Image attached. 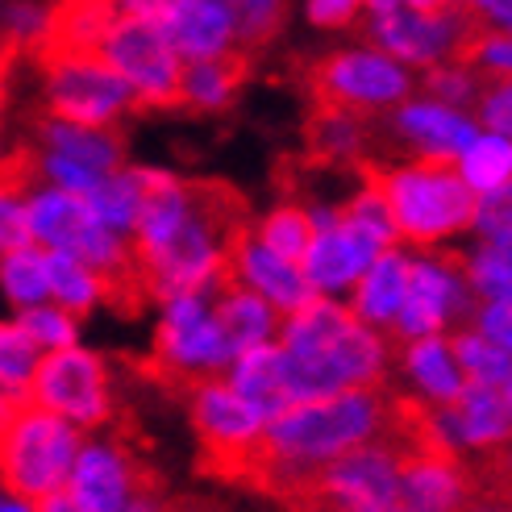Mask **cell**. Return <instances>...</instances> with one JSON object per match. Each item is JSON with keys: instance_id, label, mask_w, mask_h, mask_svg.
I'll list each match as a JSON object with an SVG mask.
<instances>
[{"instance_id": "cell-2", "label": "cell", "mask_w": 512, "mask_h": 512, "mask_svg": "<svg viewBox=\"0 0 512 512\" xmlns=\"http://www.w3.org/2000/svg\"><path fill=\"white\" fill-rule=\"evenodd\" d=\"M383 192L396 221L400 242L413 250H442L450 238L475 229L479 196L446 159H400V163H363L358 167Z\"/></svg>"}, {"instance_id": "cell-11", "label": "cell", "mask_w": 512, "mask_h": 512, "mask_svg": "<svg viewBox=\"0 0 512 512\" xmlns=\"http://www.w3.org/2000/svg\"><path fill=\"white\" fill-rule=\"evenodd\" d=\"M30 404L63 417L80 433L100 429V425L113 421V404H117L113 400V371H109L105 358L88 346L42 354L34 388H30Z\"/></svg>"}, {"instance_id": "cell-20", "label": "cell", "mask_w": 512, "mask_h": 512, "mask_svg": "<svg viewBox=\"0 0 512 512\" xmlns=\"http://www.w3.org/2000/svg\"><path fill=\"white\" fill-rule=\"evenodd\" d=\"M442 425V438L454 454L475 450V454H492L512 442V417L500 400V388H483V383H467L458 392L454 404L433 408Z\"/></svg>"}, {"instance_id": "cell-36", "label": "cell", "mask_w": 512, "mask_h": 512, "mask_svg": "<svg viewBox=\"0 0 512 512\" xmlns=\"http://www.w3.org/2000/svg\"><path fill=\"white\" fill-rule=\"evenodd\" d=\"M229 21H234L238 50H259L279 38L288 21V0H221Z\"/></svg>"}, {"instance_id": "cell-30", "label": "cell", "mask_w": 512, "mask_h": 512, "mask_svg": "<svg viewBox=\"0 0 512 512\" xmlns=\"http://www.w3.org/2000/svg\"><path fill=\"white\" fill-rule=\"evenodd\" d=\"M0 292L13 309H34V304H50V275H46V250L42 246H17L0 254Z\"/></svg>"}, {"instance_id": "cell-51", "label": "cell", "mask_w": 512, "mask_h": 512, "mask_svg": "<svg viewBox=\"0 0 512 512\" xmlns=\"http://www.w3.org/2000/svg\"><path fill=\"white\" fill-rule=\"evenodd\" d=\"M0 512H38V504H30V500L13 496L9 488H0Z\"/></svg>"}, {"instance_id": "cell-55", "label": "cell", "mask_w": 512, "mask_h": 512, "mask_svg": "<svg viewBox=\"0 0 512 512\" xmlns=\"http://www.w3.org/2000/svg\"><path fill=\"white\" fill-rule=\"evenodd\" d=\"M500 400H504V408H508V417H512V379H508V383H500Z\"/></svg>"}, {"instance_id": "cell-26", "label": "cell", "mask_w": 512, "mask_h": 512, "mask_svg": "<svg viewBox=\"0 0 512 512\" xmlns=\"http://www.w3.org/2000/svg\"><path fill=\"white\" fill-rule=\"evenodd\" d=\"M113 21V0H55V25H50V46L42 55H96Z\"/></svg>"}, {"instance_id": "cell-33", "label": "cell", "mask_w": 512, "mask_h": 512, "mask_svg": "<svg viewBox=\"0 0 512 512\" xmlns=\"http://www.w3.org/2000/svg\"><path fill=\"white\" fill-rule=\"evenodd\" d=\"M250 234L259 238L267 250L284 254L288 263H304L309 242H313V217H309L304 204H275L271 213H263L250 225Z\"/></svg>"}, {"instance_id": "cell-35", "label": "cell", "mask_w": 512, "mask_h": 512, "mask_svg": "<svg viewBox=\"0 0 512 512\" xmlns=\"http://www.w3.org/2000/svg\"><path fill=\"white\" fill-rule=\"evenodd\" d=\"M454 346V358L458 367H463L467 383H483V388H500V383L512 379V354L500 350L496 342H488L479 334V329H458V334L450 338Z\"/></svg>"}, {"instance_id": "cell-23", "label": "cell", "mask_w": 512, "mask_h": 512, "mask_svg": "<svg viewBox=\"0 0 512 512\" xmlns=\"http://www.w3.org/2000/svg\"><path fill=\"white\" fill-rule=\"evenodd\" d=\"M225 379H229V388H234L238 396H246L267 421L279 417L284 408H292L288 354L279 350V342H267V346H254V350L238 354L234 367L225 371Z\"/></svg>"}, {"instance_id": "cell-28", "label": "cell", "mask_w": 512, "mask_h": 512, "mask_svg": "<svg viewBox=\"0 0 512 512\" xmlns=\"http://www.w3.org/2000/svg\"><path fill=\"white\" fill-rule=\"evenodd\" d=\"M142 200H146V179L142 167H117L105 184L88 196L92 217L109 229V234L134 242V229L142 217Z\"/></svg>"}, {"instance_id": "cell-1", "label": "cell", "mask_w": 512, "mask_h": 512, "mask_svg": "<svg viewBox=\"0 0 512 512\" xmlns=\"http://www.w3.org/2000/svg\"><path fill=\"white\" fill-rule=\"evenodd\" d=\"M392 421V392L388 388H354L325 400L292 404L267 421L263 450L254 458L250 479L263 492L296 500L325 463L379 442Z\"/></svg>"}, {"instance_id": "cell-19", "label": "cell", "mask_w": 512, "mask_h": 512, "mask_svg": "<svg viewBox=\"0 0 512 512\" xmlns=\"http://www.w3.org/2000/svg\"><path fill=\"white\" fill-rule=\"evenodd\" d=\"M155 25L184 67L238 55L234 21H229L221 0H167Z\"/></svg>"}, {"instance_id": "cell-44", "label": "cell", "mask_w": 512, "mask_h": 512, "mask_svg": "<svg viewBox=\"0 0 512 512\" xmlns=\"http://www.w3.org/2000/svg\"><path fill=\"white\" fill-rule=\"evenodd\" d=\"M471 329H479L488 342H496L500 350L512 354V300H488V304H479L475 317H471Z\"/></svg>"}, {"instance_id": "cell-14", "label": "cell", "mask_w": 512, "mask_h": 512, "mask_svg": "<svg viewBox=\"0 0 512 512\" xmlns=\"http://www.w3.org/2000/svg\"><path fill=\"white\" fill-rule=\"evenodd\" d=\"M342 204V200H338ZM338 204H304L313 217V242H309V254H304V279L313 284L317 296H342L358 284V275H363L383 250L379 238H371L367 229L350 225Z\"/></svg>"}, {"instance_id": "cell-52", "label": "cell", "mask_w": 512, "mask_h": 512, "mask_svg": "<svg viewBox=\"0 0 512 512\" xmlns=\"http://www.w3.org/2000/svg\"><path fill=\"white\" fill-rule=\"evenodd\" d=\"M13 408H17V400H9L5 392H0V429H5V421L13 417Z\"/></svg>"}, {"instance_id": "cell-22", "label": "cell", "mask_w": 512, "mask_h": 512, "mask_svg": "<svg viewBox=\"0 0 512 512\" xmlns=\"http://www.w3.org/2000/svg\"><path fill=\"white\" fill-rule=\"evenodd\" d=\"M396 363L404 371V379L417 388V400L429 408H446L458 400V392L467 388V375L458 367L454 346L446 334L438 338H417L396 346Z\"/></svg>"}, {"instance_id": "cell-40", "label": "cell", "mask_w": 512, "mask_h": 512, "mask_svg": "<svg viewBox=\"0 0 512 512\" xmlns=\"http://www.w3.org/2000/svg\"><path fill=\"white\" fill-rule=\"evenodd\" d=\"M458 63L475 67L483 80H512V34L483 30V34L467 46V55L458 59Z\"/></svg>"}, {"instance_id": "cell-17", "label": "cell", "mask_w": 512, "mask_h": 512, "mask_svg": "<svg viewBox=\"0 0 512 512\" xmlns=\"http://www.w3.org/2000/svg\"><path fill=\"white\" fill-rule=\"evenodd\" d=\"M388 134L408 150V159H446L458 163V155L479 138L475 117L446 109L429 96H408L400 109L388 113Z\"/></svg>"}, {"instance_id": "cell-27", "label": "cell", "mask_w": 512, "mask_h": 512, "mask_svg": "<svg viewBox=\"0 0 512 512\" xmlns=\"http://www.w3.org/2000/svg\"><path fill=\"white\" fill-rule=\"evenodd\" d=\"M246 84V59H209V63H188L184 80H179V105L196 113H225L238 100Z\"/></svg>"}, {"instance_id": "cell-24", "label": "cell", "mask_w": 512, "mask_h": 512, "mask_svg": "<svg viewBox=\"0 0 512 512\" xmlns=\"http://www.w3.org/2000/svg\"><path fill=\"white\" fill-rule=\"evenodd\" d=\"M309 155L321 167H363L367 163V146H371V121L354 117L342 109H321L313 105L309 117Z\"/></svg>"}, {"instance_id": "cell-32", "label": "cell", "mask_w": 512, "mask_h": 512, "mask_svg": "<svg viewBox=\"0 0 512 512\" xmlns=\"http://www.w3.org/2000/svg\"><path fill=\"white\" fill-rule=\"evenodd\" d=\"M38 363H42V350L30 342V334H25L17 321L0 317V392L17 404H25L30 400V388H34Z\"/></svg>"}, {"instance_id": "cell-31", "label": "cell", "mask_w": 512, "mask_h": 512, "mask_svg": "<svg viewBox=\"0 0 512 512\" xmlns=\"http://www.w3.org/2000/svg\"><path fill=\"white\" fill-rule=\"evenodd\" d=\"M55 25V0H9L0 9V50L5 55H42Z\"/></svg>"}, {"instance_id": "cell-49", "label": "cell", "mask_w": 512, "mask_h": 512, "mask_svg": "<svg viewBox=\"0 0 512 512\" xmlns=\"http://www.w3.org/2000/svg\"><path fill=\"white\" fill-rule=\"evenodd\" d=\"M38 512H92V508H88V504H80L71 492H59V496L42 500V504H38Z\"/></svg>"}, {"instance_id": "cell-39", "label": "cell", "mask_w": 512, "mask_h": 512, "mask_svg": "<svg viewBox=\"0 0 512 512\" xmlns=\"http://www.w3.org/2000/svg\"><path fill=\"white\" fill-rule=\"evenodd\" d=\"M25 175H0V254L30 246V188Z\"/></svg>"}, {"instance_id": "cell-10", "label": "cell", "mask_w": 512, "mask_h": 512, "mask_svg": "<svg viewBox=\"0 0 512 512\" xmlns=\"http://www.w3.org/2000/svg\"><path fill=\"white\" fill-rule=\"evenodd\" d=\"M400 458L404 454L392 442H367L325 463L288 504H296L300 512H354L400 504Z\"/></svg>"}, {"instance_id": "cell-13", "label": "cell", "mask_w": 512, "mask_h": 512, "mask_svg": "<svg viewBox=\"0 0 512 512\" xmlns=\"http://www.w3.org/2000/svg\"><path fill=\"white\" fill-rule=\"evenodd\" d=\"M96 55L105 59L121 84L130 88L134 105L142 109H171L179 105V80H184V63L167 46L155 21L138 17H117L105 42L96 46Z\"/></svg>"}, {"instance_id": "cell-41", "label": "cell", "mask_w": 512, "mask_h": 512, "mask_svg": "<svg viewBox=\"0 0 512 512\" xmlns=\"http://www.w3.org/2000/svg\"><path fill=\"white\" fill-rule=\"evenodd\" d=\"M475 117L488 125V134H500L512 142V80H488L475 105Z\"/></svg>"}, {"instance_id": "cell-42", "label": "cell", "mask_w": 512, "mask_h": 512, "mask_svg": "<svg viewBox=\"0 0 512 512\" xmlns=\"http://www.w3.org/2000/svg\"><path fill=\"white\" fill-rule=\"evenodd\" d=\"M475 229H479L483 238L512 234V184L479 196V204H475Z\"/></svg>"}, {"instance_id": "cell-34", "label": "cell", "mask_w": 512, "mask_h": 512, "mask_svg": "<svg viewBox=\"0 0 512 512\" xmlns=\"http://www.w3.org/2000/svg\"><path fill=\"white\" fill-rule=\"evenodd\" d=\"M458 175L467 179V188L475 196L512 184V142L500 134H479L463 155H458Z\"/></svg>"}, {"instance_id": "cell-8", "label": "cell", "mask_w": 512, "mask_h": 512, "mask_svg": "<svg viewBox=\"0 0 512 512\" xmlns=\"http://www.w3.org/2000/svg\"><path fill=\"white\" fill-rule=\"evenodd\" d=\"M188 421L196 429L204 463L225 479H250L254 458L263 450L267 417L229 388L225 375L188 383Z\"/></svg>"}, {"instance_id": "cell-9", "label": "cell", "mask_w": 512, "mask_h": 512, "mask_svg": "<svg viewBox=\"0 0 512 512\" xmlns=\"http://www.w3.org/2000/svg\"><path fill=\"white\" fill-rule=\"evenodd\" d=\"M471 304L479 309V300L467 284V254L454 250H417L413 271H408V296L404 309L392 325V350L417 338H438L450 325L475 317Z\"/></svg>"}, {"instance_id": "cell-6", "label": "cell", "mask_w": 512, "mask_h": 512, "mask_svg": "<svg viewBox=\"0 0 512 512\" xmlns=\"http://www.w3.org/2000/svg\"><path fill=\"white\" fill-rule=\"evenodd\" d=\"M483 30H488V25L471 13V5H446V0H438V5H429V9L379 13V17H367V25H363L367 46L383 50V55L396 59L408 71L458 63Z\"/></svg>"}, {"instance_id": "cell-48", "label": "cell", "mask_w": 512, "mask_h": 512, "mask_svg": "<svg viewBox=\"0 0 512 512\" xmlns=\"http://www.w3.org/2000/svg\"><path fill=\"white\" fill-rule=\"evenodd\" d=\"M363 5L371 17H379V13H396V9H429V5H438V0H363Z\"/></svg>"}, {"instance_id": "cell-46", "label": "cell", "mask_w": 512, "mask_h": 512, "mask_svg": "<svg viewBox=\"0 0 512 512\" xmlns=\"http://www.w3.org/2000/svg\"><path fill=\"white\" fill-rule=\"evenodd\" d=\"M125 512H171V504H167V496L159 492V483L150 479L146 488H142V492H138L130 504H125Z\"/></svg>"}, {"instance_id": "cell-25", "label": "cell", "mask_w": 512, "mask_h": 512, "mask_svg": "<svg viewBox=\"0 0 512 512\" xmlns=\"http://www.w3.org/2000/svg\"><path fill=\"white\" fill-rule=\"evenodd\" d=\"M217 321H221V334H225L229 350H234V358H238V354H246L254 346L275 342L279 338V321L284 317H279L267 300L238 288L234 279H225V288L217 292Z\"/></svg>"}, {"instance_id": "cell-50", "label": "cell", "mask_w": 512, "mask_h": 512, "mask_svg": "<svg viewBox=\"0 0 512 512\" xmlns=\"http://www.w3.org/2000/svg\"><path fill=\"white\" fill-rule=\"evenodd\" d=\"M463 512H512V500H504V496H475Z\"/></svg>"}, {"instance_id": "cell-37", "label": "cell", "mask_w": 512, "mask_h": 512, "mask_svg": "<svg viewBox=\"0 0 512 512\" xmlns=\"http://www.w3.org/2000/svg\"><path fill=\"white\" fill-rule=\"evenodd\" d=\"M483 75L467 63H438V67H429L421 71V88L429 100H438V105L446 109H475L479 105V96H483Z\"/></svg>"}, {"instance_id": "cell-38", "label": "cell", "mask_w": 512, "mask_h": 512, "mask_svg": "<svg viewBox=\"0 0 512 512\" xmlns=\"http://www.w3.org/2000/svg\"><path fill=\"white\" fill-rule=\"evenodd\" d=\"M13 321L30 334V342L42 354L80 346V317H71L67 309H59V304H34V309H21Z\"/></svg>"}, {"instance_id": "cell-21", "label": "cell", "mask_w": 512, "mask_h": 512, "mask_svg": "<svg viewBox=\"0 0 512 512\" xmlns=\"http://www.w3.org/2000/svg\"><path fill=\"white\" fill-rule=\"evenodd\" d=\"M408 271H413V254L400 246L383 250L350 288V313L363 325L379 329V334H392V325L404 309V296H408Z\"/></svg>"}, {"instance_id": "cell-4", "label": "cell", "mask_w": 512, "mask_h": 512, "mask_svg": "<svg viewBox=\"0 0 512 512\" xmlns=\"http://www.w3.org/2000/svg\"><path fill=\"white\" fill-rule=\"evenodd\" d=\"M217 288L184 292L159 304L155 321V367L175 383H200L217 379L234 367V350H229L221 321H217Z\"/></svg>"}, {"instance_id": "cell-47", "label": "cell", "mask_w": 512, "mask_h": 512, "mask_svg": "<svg viewBox=\"0 0 512 512\" xmlns=\"http://www.w3.org/2000/svg\"><path fill=\"white\" fill-rule=\"evenodd\" d=\"M117 17H138V21H155L163 13L167 0H113Z\"/></svg>"}, {"instance_id": "cell-5", "label": "cell", "mask_w": 512, "mask_h": 512, "mask_svg": "<svg viewBox=\"0 0 512 512\" xmlns=\"http://www.w3.org/2000/svg\"><path fill=\"white\" fill-rule=\"evenodd\" d=\"M413 71L400 67L375 46L329 50L309 67V96L321 109H342L354 117H383L413 96Z\"/></svg>"}, {"instance_id": "cell-3", "label": "cell", "mask_w": 512, "mask_h": 512, "mask_svg": "<svg viewBox=\"0 0 512 512\" xmlns=\"http://www.w3.org/2000/svg\"><path fill=\"white\" fill-rule=\"evenodd\" d=\"M80 446L84 433L75 425L30 400L17 404L5 429H0V488H9L30 504L67 492Z\"/></svg>"}, {"instance_id": "cell-16", "label": "cell", "mask_w": 512, "mask_h": 512, "mask_svg": "<svg viewBox=\"0 0 512 512\" xmlns=\"http://www.w3.org/2000/svg\"><path fill=\"white\" fill-rule=\"evenodd\" d=\"M146 483H150V475L138 467V458L121 442L84 438L67 492L80 504H88L92 512H125V504H130Z\"/></svg>"}, {"instance_id": "cell-15", "label": "cell", "mask_w": 512, "mask_h": 512, "mask_svg": "<svg viewBox=\"0 0 512 512\" xmlns=\"http://www.w3.org/2000/svg\"><path fill=\"white\" fill-rule=\"evenodd\" d=\"M225 271H229V279H234L238 288H246L259 300H267L279 317H288V313L304 309L309 300H317L313 284L304 279V267L288 263L284 254L267 250L259 238L250 234V229H242V234L229 242Z\"/></svg>"}, {"instance_id": "cell-53", "label": "cell", "mask_w": 512, "mask_h": 512, "mask_svg": "<svg viewBox=\"0 0 512 512\" xmlns=\"http://www.w3.org/2000/svg\"><path fill=\"white\" fill-rule=\"evenodd\" d=\"M9 59H13V55H5V50H0V100H5V80H9L5 71H9Z\"/></svg>"}, {"instance_id": "cell-12", "label": "cell", "mask_w": 512, "mask_h": 512, "mask_svg": "<svg viewBox=\"0 0 512 512\" xmlns=\"http://www.w3.org/2000/svg\"><path fill=\"white\" fill-rule=\"evenodd\" d=\"M42 100L50 117L96 125V130H113V125L138 109L130 88L121 75L100 55H42Z\"/></svg>"}, {"instance_id": "cell-18", "label": "cell", "mask_w": 512, "mask_h": 512, "mask_svg": "<svg viewBox=\"0 0 512 512\" xmlns=\"http://www.w3.org/2000/svg\"><path fill=\"white\" fill-rule=\"evenodd\" d=\"M475 500V471L458 454L413 450L400 458V504L413 512H463Z\"/></svg>"}, {"instance_id": "cell-54", "label": "cell", "mask_w": 512, "mask_h": 512, "mask_svg": "<svg viewBox=\"0 0 512 512\" xmlns=\"http://www.w3.org/2000/svg\"><path fill=\"white\" fill-rule=\"evenodd\" d=\"M354 512H413V508H404V504H379V508H354Z\"/></svg>"}, {"instance_id": "cell-7", "label": "cell", "mask_w": 512, "mask_h": 512, "mask_svg": "<svg viewBox=\"0 0 512 512\" xmlns=\"http://www.w3.org/2000/svg\"><path fill=\"white\" fill-rule=\"evenodd\" d=\"M117 167H125V146L117 130H96V125L63 121L50 113L38 117L34 150L25 159V171L38 175V184L92 196Z\"/></svg>"}, {"instance_id": "cell-43", "label": "cell", "mask_w": 512, "mask_h": 512, "mask_svg": "<svg viewBox=\"0 0 512 512\" xmlns=\"http://www.w3.org/2000/svg\"><path fill=\"white\" fill-rule=\"evenodd\" d=\"M367 13L363 0H304V17L317 30H350Z\"/></svg>"}, {"instance_id": "cell-45", "label": "cell", "mask_w": 512, "mask_h": 512, "mask_svg": "<svg viewBox=\"0 0 512 512\" xmlns=\"http://www.w3.org/2000/svg\"><path fill=\"white\" fill-rule=\"evenodd\" d=\"M471 13L492 34H512V0H471Z\"/></svg>"}, {"instance_id": "cell-29", "label": "cell", "mask_w": 512, "mask_h": 512, "mask_svg": "<svg viewBox=\"0 0 512 512\" xmlns=\"http://www.w3.org/2000/svg\"><path fill=\"white\" fill-rule=\"evenodd\" d=\"M46 275H50V304H59L71 317H84L109 300L105 279L63 250H46Z\"/></svg>"}]
</instances>
